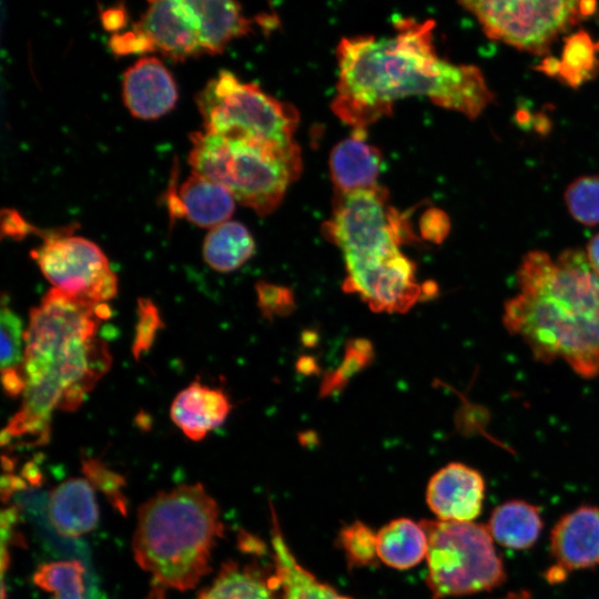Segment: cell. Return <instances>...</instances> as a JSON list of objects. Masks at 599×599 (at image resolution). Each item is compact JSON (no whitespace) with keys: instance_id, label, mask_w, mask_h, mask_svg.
Listing matches in <instances>:
<instances>
[{"instance_id":"obj_1","label":"cell","mask_w":599,"mask_h":599,"mask_svg":"<svg viewBox=\"0 0 599 599\" xmlns=\"http://www.w3.org/2000/svg\"><path fill=\"white\" fill-rule=\"evenodd\" d=\"M433 20L399 19L392 35L343 38L336 49L338 80L332 110L354 129L389 115L397 100L427 97L476 119L494 94L481 71L441 59Z\"/></svg>"},{"instance_id":"obj_2","label":"cell","mask_w":599,"mask_h":599,"mask_svg":"<svg viewBox=\"0 0 599 599\" xmlns=\"http://www.w3.org/2000/svg\"><path fill=\"white\" fill-rule=\"evenodd\" d=\"M110 315L106 303H92L51 288L30 311L24 331L21 405L1 435L12 441L44 445L54 410L73 412L111 365L99 335Z\"/></svg>"},{"instance_id":"obj_3","label":"cell","mask_w":599,"mask_h":599,"mask_svg":"<svg viewBox=\"0 0 599 599\" xmlns=\"http://www.w3.org/2000/svg\"><path fill=\"white\" fill-rule=\"evenodd\" d=\"M519 293L504 305L502 323L541 363L564 359L585 378L599 376V275L586 253L568 248L556 261L527 253Z\"/></svg>"},{"instance_id":"obj_4","label":"cell","mask_w":599,"mask_h":599,"mask_svg":"<svg viewBox=\"0 0 599 599\" xmlns=\"http://www.w3.org/2000/svg\"><path fill=\"white\" fill-rule=\"evenodd\" d=\"M382 185L337 193L325 237L343 253V288L375 313H407L422 297L416 265L400 246L416 240L406 214L389 203Z\"/></svg>"},{"instance_id":"obj_5","label":"cell","mask_w":599,"mask_h":599,"mask_svg":"<svg viewBox=\"0 0 599 599\" xmlns=\"http://www.w3.org/2000/svg\"><path fill=\"white\" fill-rule=\"evenodd\" d=\"M223 529L219 506L205 488L181 485L140 506L134 558L159 586L190 590L210 571Z\"/></svg>"},{"instance_id":"obj_6","label":"cell","mask_w":599,"mask_h":599,"mask_svg":"<svg viewBox=\"0 0 599 599\" xmlns=\"http://www.w3.org/2000/svg\"><path fill=\"white\" fill-rule=\"evenodd\" d=\"M189 162L193 171L225 186L236 201L264 216L282 202L302 172L298 145L265 143L213 132H194Z\"/></svg>"},{"instance_id":"obj_7","label":"cell","mask_w":599,"mask_h":599,"mask_svg":"<svg viewBox=\"0 0 599 599\" xmlns=\"http://www.w3.org/2000/svg\"><path fill=\"white\" fill-rule=\"evenodd\" d=\"M428 538L426 583L433 599L489 591L506 570L487 527L475 521L422 520Z\"/></svg>"},{"instance_id":"obj_8","label":"cell","mask_w":599,"mask_h":599,"mask_svg":"<svg viewBox=\"0 0 599 599\" xmlns=\"http://www.w3.org/2000/svg\"><path fill=\"white\" fill-rule=\"evenodd\" d=\"M195 100L205 131L265 143L294 142L297 110L230 71H220Z\"/></svg>"},{"instance_id":"obj_9","label":"cell","mask_w":599,"mask_h":599,"mask_svg":"<svg viewBox=\"0 0 599 599\" xmlns=\"http://www.w3.org/2000/svg\"><path fill=\"white\" fill-rule=\"evenodd\" d=\"M486 35L546 54L555 40L597 9V0H458Z\"/></svg>"},{"instance_id":"obj_10","label":"cell","mask_w":599,"mask_h":599,"mask_svg":"<svg viewBox=\"0 0 599 599\" xmlns=\"http://www.w3.org/2000/svg\"><path fill=\"white\" fill-rule=\"evenodd\" d=\"M31 256L53 288L92 303H106L116 295V275L90 240L54 230Z\"/></svg>"},{"instance_id":"obj_11","label":"cell","mask_w":599,"mask_h":599,"mask_svg":"<svg viewBox=\"0 0 599 599\" xmlns=\"http://www.w3.org/2000/svg\"><path fill=\"white\" fill-rule=\"evenodd\" d=\"M486 485L483 475L463 463H449L428 481L426 501L439 520L474 521L481 512Z\"/></svg>"},{"instance_id":"obj_12","label":"cell","mask_w":599,"mask_h":599,"mask_svg":"<svg viewBox=\"0 0 599 599\" xmlns=\"http://www.w3.org/2000/svg\"><path fill=\"white\" fill-rule=\"evenodd\" d=\"M151 51L181 62L203 54L199 35L177 0H155L133 24Z\"/></svg>"},{"instance_id":"obj_13","label":"cell","mask_w":599,"mask_h":599,"mask_svg":"<svg viewBox=\"0 0 599 599\" xmlns=\"http://www.w3.org/2000/svg\"><path fill=\"white\" fill-rule=\"evenodd\" d=\"M550 552L566 577L599 566V508L583 505L564 515L550 532Z\"/></svg>"},{"instance_id":"obj_14","label":"cell","mask_w":599,"mask_h":599,"mask_svg":"<svg viewBox=\"0 0 599 599\" xmlns=\"http://www.w3.org/2000/svg\"><path fill=\"white\" fill-rule=\"evenodd\" d=\"M122 95L133 116L154 120L174 108L177 88L172 73L161 60L145 57L125 71Z\"/></svg>"},{"instance_id":"obj_15","label":"cell","mask_w":599,"mask_h":599,"mask_svg":"<svg viewBox=\"0 0 599 599\" xmlns=\"http://www.w3.org/2000/svg\"><path fill=\"white\" fill-rule=\"evenodd\" d=\"M193 28L203 52L222 53L235 39L248 34L253 22L236 0H177Z\"/></svg>"},{"instance_id":"obj_16","label":"cell","mask_w":599,"mask_h":599,"mask_svg":"<svg viewBox=\"0 0 599 599\" xmlns=\"http://www.w3.org/2000/svg\"><path fill=\"white\" fill-rule=\"evenodd\" d=\"M169 190L167 204L171 217H186L200 227H214L233 214L235 199L223 185L196 172L179 189V195Z\"/></svg>"},{"instance_id":"obj_17","label":"cell","mask_w":599,"mask_h":599,"mask_svg":"<svg viewBox=\"0 0 599 599\" xmlns=\"http://www.w3.org/2000/svg\"><path fill=\"white\" fill-rule=\"evenodd\" d=\"M382 162L380 151L367 141L365 130L355 129L329 154V174L336 193L377 185Z\"/></svg>"},{"instance_id":"obj_18","label":"cell","mask_w":599,"mask_h":599,"mask_svg":"<svg viewBox=\"0 0 599 599\" xmlns=\"http://www.w3.org/2000/svg\"><path fill=\"white\" fill-rule=\"evenodd\" d=\"M230 410L231 403L223 390L196 380L175 396L170 416L187 438L197 441L219 427Z\"/></svg>"},{"instance_id":"obj_19","label":"cell","mask_w":599,"mask_h":599,"mask_svg":"<svg viewBox=\"0 0 599 599\" xmlns=\"http://www.w3.org/2000/svg\"><path fill=\"white\" fill-rule=\"evenodd\" d=\"M49 518L63 537H80L92 531L99 509L92 484L87 478H70L58 485L48 502Z\"/></svg>"},{"instance_id":"obj_20","label":"cell","mask_w":599,"mask_h":599,"mask_svg":"<svg viewBox=\"0 0 599 599\" xmlns=\"http://www.w3.org/2000/svg\"><path fill=\"white\" fill-rule=\"evenodd\" d=\"M273 512L272 548L274 575L282 599H352L318 581L292 554Z\"/></svg>"},{"instance_id":"obj_21","label":"cell","mask_w":599,"mask_h":599,"mask_svg":"<svg viewBox=\"0 0 599 599\" xmlns=\"http://www.w3.org/2000/svg\"><path fill=\"white\" fill-rule=\"evenodd\" d=\"M486 527L498 545L522 550L535 545L544 521L537 506L514 499L497 506L491 511Z\"/></svg>"},{"instance_id":"obj_22","label":"cell","mask_w":599,"mask_h":599,"mask_svg":"<svg viewBox=\"0 0 599 599\" xmlns=\"http://www.w3.org/2000/svg\"><path fill=\"white\" fill-rule=\"evenodd\" d=\"M428 538L422 522L409 518L389 521L377 532V555L395 569H409L427 555Z\"/></svg>"},{"instance_id":"obj_23","label":"cell","mask_w":599,"mask_h":599,"mask_svg":"<svg viewBox=\"0 0 599 599\" xmlns=\"http://www.w3.org/2000/svg\"><path fill=\"white\" fill-rule=\"evenodd\" d=\"M197 599H282L275 575L267 578L258 569L224 564L211 586Z\"/></svg>"},{"instance_id":"obj_24","label":"cell","mask_w":599,"mask_h":599,"mask_svg":"<svg viewBox=\"0 0 599 599\" xmlns=\"http://www.w3.org/2000/svg\"><path fill=\"white\" fill-rule=\"evenodd\" d=\"M255 252L248 230L238 222L226 221L207 233L203 244L206 264L217 272H232L246 263Z\"/></svg>"},{"instance_id":"obj_25","label":"cell","mask_w":599,"mask_h":599,"mask_svg":"<svg viewBox=\"0 0 599 599\" xmlns=\"http://www.w3.org/2000/svg\"><path fill=\"white\" fill-rule=\"evenodd\" d=\"M1 331V379L9 397L22 395L24 382L21 374L24 348V332L19 316L7 305L0 313Z\"/></svg>"},{"instance_id":"obj_26","label":"cell","mask_w":599,"mask_h":599,"mask_svg":"<svg viewBox=\"0 0 599 599\" xmlns=\"http://www.w3.org/2000/svg\"><path fill=\"white\" fill-rule=\"evenodd\" d=\"M599 43L579 31L567 38L559 59L557 78L565 84L577 89L597 75L599 71Z\"/></svg>"},{"instance_id":"obj_27","label":"cell","mask_w":599,"mask_h":599,"mask_svg":"<svg viewBox=\"0 0 599 599\" xmlns=\"http://www.w3.org/2000/svg\"><path fill=\"white\" fill-rule=\"evenodd\" d=\"M33 581L53 593V599H84V568L78 560L55 561L40 566Z\"/></svg>"},{"instance_id":"obj_28","label":"cell","mask_w":599,"mask_h":599,"mask_svg":"<svg viewBox=\"0 0 599 599\" xmlns=\"http://www.w3.org/2000/svg\"><path fill=\"white\" fill-rule=\"evenodd\" d=\"M374 358L373 344L365 338L347 341L341 364L327 372L319 386L321 397H328L339 393L361 370L370 364Z\"/></svg>"},{"instance_id":"obj_29","label":"cell","mask_w":599,"mask_h":599,"mask_svg":"<svg viewBox=\"0 0 599 599\" xmlns=\"http://www.w3.org/2000/svg\"><path fill=\"white\" fill-rule=\"evenodd\" d=\"M565 202L577 222L587 226L599 224V175L572 181L565 191Z\"/></svg>"},{"instance_id":"obj_30","label":"cell","mask_w":599,"mask_h":599,"mask_svg":"<svg viewBox=\"0 0 599 599\" xmlns=\"http://www.w3.org/2000/svg\"><path fill=\"white\" fill-rule=\"evenodd\" d=\"M338 544L347 562L353 567L372 566L377 562V534L362 521L345 526L338 535Z\"/></svg>"},{"instance_id":"obj_31","label":"cell","mask_w":599,"mask_h":599,"mask_svg":"<svg viewBox=\"0 0 599 599\" xmlns=\"http://www.w3.org/2000/svg\"><path fill=\"white\" fill-rule=\"evenodd\" d=\"M256 295L257 307L268 321L291 315L296 305L293 291L285 286L261 281L256 284Z\"/></svg>"},{"instance_id":"obj_32","label":"cell","mask_w":599,"mask_h":599,"mask_svg":"<svg viewBox=\"0 0 599 599\" xmlns=\"http://www.w3.org/2000/svg\"><path fill=\"white\" fill-rule=\"evenodd\" d=\"M82 470L87 479L103 491L111 502L120 508L125 509L124 497L121 494V487L124 486V479L110 470L103 463L98 459L88 458L82 461Z\"/></svg>"},{"instance_id":"obj_33","label":"cell","mask_w":599,"mask_h":599,"mask_svg":"<svg viewBox=\"0 0 599 599\" xmlns=\"http://www.w3.org/2000/svg\"><path fill=\"white\" fill-rule=\"evenodd\" d=\"M139 321L135 331L133 353L136 358L140 354L148 351L160 328L162 322L158 308L150 300H139Z\"/></svg>"},{"instance_id":"obj_34","label":"cell","mask_w":599,"mask_h":599,"mask_svg":"<svg viewBox=\"0 0 599 599\" xmlns=\"http://www.w3.org/2000/svg\"><path fill=\"white\" fill-rule=\"evenodd\" d=\"M450 229L449 219L439 209L427 210L420 220L422 235L435 243H441Z\"/></svg>"},{"instance_id":"obj_35","label":"cell","mask_w":599,"mask_h":599,"mask_svg":"<svg viewBox=\"0 0 599 599\" xmlns=\"http://www.w3.org/2000/svg\"><path fill=\"white\" fill-rule=\"evenodd\" d=\"M128 13L123 6L106 9L101 14L102 26L106 31L121 32L126 24Z\"/></svg>"},{"instance_id":"obj_36","label":"cell","mask_w":599,"mask_h":599,"mask_svg":"<svg viewBox=\"0 0 599 599\" xmlns=\"http://www.w3.org/2000/svg\"><path fill=\"white\" fill-rule=\"evenodd\" d=\"M586 255L591 267L599 275V232L588 242Z\"/></svg>"},{"instance_id":"obj_37","label":"cell","mask_w":599,"mask_h":599,"mask_svg":"<svg viewBox=\"0 0 599 599\" xmlns=\"http://www.w3.org/2000/svg\"><path fill=\"white\" fill-rule=\"evenodd\" d=\"M559 69V59L554 57L546 58L539 65V70L549 77H557Z\"/></svg>"},{"instance_id":"obj_38","label":"cell","mask_w":599,"mask_h":599,"mask_svg":"<svg viewBox=\"0 0 599 599\" xmlns=\"http://www.w3.org/2000/svg\"><path fill=\"white\" fill-rule=\"evenodd\" d=\"M534 116L528 110L521 108L516 112V122L522 128H529L534 123Z\"/></svg>"},{"instance_id":"obj_39","label":"cell","mask_w":599,"mask_h":599,"mask_svg":"<svg viewBox=\"0 0 599 599\" xmlns=\"http://www.w3.org/2000/svg\"><path fill=\"white\" fill-rule=\"evenodd\" d=\"M496 599H532V596L529 591L521 589L519 591L508 592L507 595Z\"/></svg>"},{"instance_id":"obj_40","label":"cell","mask_w":599,"mask_h":599,"mask_svg":"<svg viewBox=\"0 0 599 599\" xmlns=\"http://www.w3.org/2000/svg\"><path fill=\"white\" fill-rule=\"evenodd\" d=\"M148 1L151 3V2H153V1H155V0H148Z\"/></svg>"}]
</instances>
